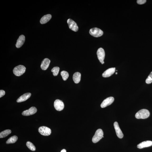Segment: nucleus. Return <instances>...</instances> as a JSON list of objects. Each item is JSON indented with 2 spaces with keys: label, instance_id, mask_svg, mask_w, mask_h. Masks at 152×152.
I'll use <instances>...</instances> for the list:
<instances>
[{
  "label": "nucleus",
  "instance_id": "nucleus-1",
  "mask_svg": "<svg viewBox=\"0 0 152 152\" xmlns=\"http://www.w3.org/2000/svg\"><path fill=\"white\" fill-rule=\"evenodd\" d=\"M150 113L146 109H142L138 112L135 115V117L138 119H145L149 116Z\"/></svg>",
  "mask_w": 152,
  "mask_h": 152
},
{
  "label": "nucleus",
  "instance_id": "nucleus-2",
  "mask_svg": "<svg viewBox=\"0 0 152 152\" xmlns=\"http://www.w3.org/2000/svg\"><path fill=\"white\" fill-rule=\"evenodd\" d=\"M26 70V68L25 66L20 65L15 67L13 70V72L15 75L19 76L25 73Z\"/></svg>",
  "mask_w": 152,
  "mask_h": 152
},
{
  "label": "nucleus",
  "instance_id": "nucleus-3",
  "mask_svg": "<svg viewBox=\"0 0 152 152\" xmlns=\"http://www.w3.org/2000/svg\"><path fill=\"white\" fill-rule=\"evenodd\" d=\"M103 132L101 129H99L96 131L95 135L92 138V142L96 143L98 142L102 138L104 137Z\"/></svg>",
  "mask_w": 152,
  "mask_h": 152
},
{
  "label": "nucleus",
  "instance_id": "nucleus-4",
  "mask_svg": "<svg viewBox=\"0 0 152 152\" xmlns=\"http://www.w3.org/2000/svg\"><path fill=\"white\" fill-rule=\"evenodd\" d=\"M90 34L95 37H99L102 35L103 32L100 29L94 28L91 29L89 31Z\"/></svg>",
  "mask_w": 152,
  "mask_h": 152
},
{
  "label": "nucleus",
  "instance_id": "nucleus-5",
  "mask_svg": "<svg viewBox=\"0 0 152 152\" xmlns=\"http://www.w3.org/2000/svg\"><path fill=\"white\" fill-rule=\"evenodd\" d=\"M38 130L39 133L44 136H49L51 133V129L45 126H42L39 127Z\"/></svg>",
  "mask_w": 152,
  "mask_h": 152
},
{
  "label": "nucleus",
  "instance_id": "nucleus-6",
  "mask_svg": "<svg viewBox=\"0 0 152 152\" xmlns=\"http://www.w3.org/2000/svg\"><path fill=\"white\" fill-rule=\"evenodd\" d=\"M67 23L68 27L71 29L75 32L78 31V27L74 21L71 19H68Z\"/></svg>",
  "mask_w": 152,
  "mask_h": 152
},
{
  "label": "nucleus",
  "instance_id": "nucleus-7",
  "mask_svg": "<svg viewBox=\"0 0 152 152\" xmlns=\"http://www.w3.org/2000/svg\"><path fill=\"white\" fill-rule=\"evenodd\" d=\"M55 108L58 111H61L63 110L64 107V105L63 101L59 100H57L54 103Z\"/></svg>",
  "mask_w": 152,
  "mask_h": 152
},
{
  "label": "nucleus",
  "instance_id": "nucleus-8",
  "mask_svg": "<svg viewBox=\"0 0 152 152\" xmlns=\"http://www.w3.org/2000/svg\"><path fill=\"white\" fill-rule=\"evenodd\" d=\"M97 54L98 58L100 61L101 63L104 62L105 53L104 50L102 48H99L97 51Z\"/></svg>",
  "mask_w": 152,
  "mask_h": 152
},
{
  "label": "nucleus",
  "instance_id": "nucleus-9",
  "mask_svg": "<svg viewBox=\"0 0 152 152\" xmlns=\"http://www.w3.org/2000/svg\"><path fill=\"white\" fill-rule=\"evenodd\" d=\"M114 99L112 97H109L106 98L103 101L101 105L102 108L106 107V106L110 105L113 102Z\"/></svg>",
  "mask_w": 152,
  "mask_h": 152
},
{
  "label": "nucleus",
  "instance_id": "nucleus-10",
  "mask_svg": "<svg viewBox=\"0 0 152 152\" xmlns=\"http://www.w3.org/2000/svg\"><path fill=\"white\" fill-rule=\"evenodd\" d=\"M37 109L36 107H32L28 110L24 111L22 113V115L24 116H28L34 114L37 112Z\"/></svg>",
  "mask_w": 152,
  "mask_h": 152
},
{
  "label": "nucleus",
  "instance_id": "nucleus-11",
  "mask_svg": "<svg viewBox=\"0 0 152 152\" xmlns=\"http://www.w3.org/2000/svg\"><path fill=\"white\" fill-rule=\"evenodd\" d=\"M114 125L117 136L120 139L124 137V134L120 128L118 123L115 122L114 123Z\"/></svg>",
  "mask_w": 152,
  "mask_h": 152
},
{
  "label": "nucleus",
  "instance_id": "nucleus-12",
  "mask_svg": "<svg viewBox=\"0 0 152 152\" xmlns=\"http://www.w3.org/2000/svg\"><path fill=\"white\" fill-rule=\"evenodd\" d=\"M115 68H109L105 71L102 74L103 77H107L110 76L114 73L115 72Z\"/></svg>",
  "mask_w": 152,
  "mask_h": 152
},
{
  "label": "nucleus",
  "instance_id": "nucleus-13",
  "mask_svg": "<svg viewBox=\"0 0 152 152\" xmlns=\"http://www.w3.org/2000/svg\"><path fill=\"white\" fill-rule=\"evenodd\" d=\"M25 41V37L24 35H21L18 39L16 45L17 48H20L24 44Z\"/></svg>",
  "mask_w": 152,
  "mask_h": 152
},
{
  "label": "nucleus",
  "instance_id": "nucleus-14",
  "mask_svg": "<svg viewBox=\"0 0 152 152\" xmlns=\"http://www.w3.org/2000/svg\"><path fill=\"white\" fill-rule=\"evenodd\" d=\"M50 62L51 61L49 59L47 58L45 59L42 62L41 68L43 70H46L49 66Z\"/></svg>",
  "mask_w": 152,
  "mask_h": 152
},
{
  "label": "nucleus",
  "instance_id": "nucleus-15",
  "mask_svg": "<svg viewBox=\"0 0 152 152\" xmlns=\"http://www.w3.org/2000/svg\"><path fill=\"white\" fill-rule=\"evenodd\" d=\"M152 145V141H143L138 144L137 147L139 149H142L146 147H150Z\"/></svg>",
  "mask_w": 152,
  "mask_h": 152
},
{
  "label": "nucleus",
  "instance_id": "nucleus-16",
  "mask_svg": "<svg viewBox=\"0 0 152 152\" xmlns=\"http://www.w3.org/2000/svg\"><path fill=\"white\" fill-rule=\"evenodd\" d=\"M31 96V94L30 93H27L24 94L18 99L17 102L20 103L26 101Z\"/></svg>",
  "mask_w": 152,
  "mask_h": 152
},
{
  "label": "nucleus",
  "instance_id": "nucleus-17",
  "mask_svg": "<svg viewBox=\"0 0 152 152\" xmlns=\"http://www.w3.org/2000/svg\"><path fill=\"white\" fill-rule=\"evenodd\" d=\"M52 18L51 15L48 14L44 15L41 19L40 23L41 24H44L49 21Z\"/></svg>",
  "mask_w": 152,
  "mask_h": 152
},
{
  "label": "nucleus",
  "instance_id": "nucleus-18",
  "mask_svg": "<svg viewBox=\"0 0 152 152\" xmlns=\"http://www.w3.org/2000/svg\"><path fill=\"white\" fill-rule=\"evenodd\" d=\"M81 77V74L79 72H76L74 74L73 76V80L74 83H78L80 82Z\"/></svg>",
  "mask_w": 152,
  "mask_h": 152
},
{
  "label": "nucleus",
  "instance_id": "nucleus-19",
  "mask_svg": "<svg viewBox=\"0 0 152 152\" xmlns=\"http://www.w3.org/2000/svg\"><path fill=\"white\" fill-rule=\"evenodd\" d=\"M18 139V137L17 136H14L11 137L6 142V143L7 144L14 143L17 141Z\"/></svg>",
  "mask_w": 152,
  "mask_h": 152
},
{
  "label": "nucleus",
  "instance_id": "nucleus-20",
  "mask_svg": "<svg viewBox=\"0 0 152 152\" xmlns=\"http://www.w3.org/2000/svg\"><path fill=\"white\" fill-rule=\"evenodd\" d=\"M11 133V130H7L1 132L0 133V138H3L5 137Z\"/></svg>",
  "mask_w": 152,
  "mask_h": 152
},
{
  "label": "nucleus",
  "instance_id": "nucleus-21",
  "mask_svg": "<svg viewBox=\"0 0 152 152\" xmlns=\"http://www.w3.org/2000/svg\"><path fill=\"white\" fill-rule=\"evenodd\" d=\"M26 145L28 148L30 150L32 151H35L36 148L35 147L33 143L30 141H27L26 143Z\"/></svg>",
  "mask_w": 152,
  "mask_h": 152
},
{
  "label": "nucleus",
  "instance_id": "nucleus-22",
  "mask_svg": "<svg viewBox=\"0 0 152 152\" xmlns=\"http://www.w3.org/2000/svg\"><path fill=\"white\" fill-rule=\"evenodd\" d=\"M61 75L62 76L63 80L64 81H66L69 77V74L68 73L65 71H62L61 72Z\"/></svg>",
  "mask_w": 152,
  "mask_h": 152
},
{
  "label": "nucleus",
  "instance_id": "nucleus-23",
  "mask_svg": "<svg viewBox=\"0 0 152 152\" xmlns=\"http://www.w3.org/2000/svg\"><path fill=\"white\" fill-rule=\"evenodd\" d=\"M60 68L58 67H54L51 70V72L53 73V75L57 76L58 74Z\"/></svg>",
  "mask_w": 152,
  "mask_h": 152
},
{
  "label": "nucleus",
  "instance_id": "nucleus-24",
  "mask_svg": "<svg viewBox=\"0 0 152 152\" xmlns=\"http://www.w3.org/2000/svg\"><path fill=\"white\" fill-rule=\"evenodd\" d=\"M146 82L148 84L152 83V71L150 73L148 77L146 80Z\"/></svg>",
  "mask_w": 152,
  "mask_h": 152
},
{
  "label": "nucleus",
  "instance_id": "nucleus-25",
  "mask_svg": "<svg viewBox=\"0 0 152 152\" xmlns=\"http://www.w3.org/2000/svg\"><path fill=\"white\" fill-rule=\"evenodd\" d=\"M146 1V0H138L137 1V3L138 4L142 5L145 4Z\"/></svg>",
  "mask_w": 152,
  "mask_h": 152
},
{
  "label": "nucleus",
  "instance_id": "nucleus-26",
  "mask_svg": "<svg viewBox=\"0 0 152 152\" xmlns=\"http://www.w3.org/2000/svg\"><path fill=\"white\" fill-rule=\"evenodd\" d=\"M5 94V92L4 90H0V98H1L4 96Z\"/></svg>",
  "mask_w": 152,
  "mask_h": 152
},
{
  "label": "nucleus",
  "instance_id": "nucleus-27",
  "mask_svg": "<svg viewBox=\"0 0 152 152\" xmlns=\"http://www.w3.org/2000/svg\"><path fill=\"white\" fill-rule=\"evenodd\" d=\"M61 152H66V151L65 149H63L62 150V151H61Z\"/></svg>",
  "mask_w": 152,
  "mask_h": 152
},
{
  "label": "nucleus",
  "instance_id": "nucleus-28",
  "mask_svg": "<svg viewBox=\"0 0 152 152\" xmlns=\"http://www.w3.org/2000/svg\"><path fill=\"white\" fill-rule=\"evenodd\" d=\"M118 74V73L117 72H116L115 73V74Z\"/></svg>",
  "mask_w": 152,
  "mask_h": 152
}]
</instances>
